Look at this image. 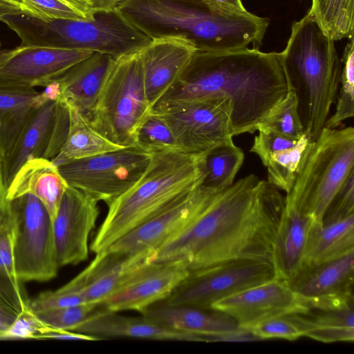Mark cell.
<instances>
[{
	"label": "cell",
	"instance_id": "cell-21",
	"mask_svg": "<svg viewBox=\"0 0 354 354\" xmlns=\"http://www.w3.org/2000/svg\"><path fill=\"white\" fill-rule=\"evenodd\" d=\"M156 252L118 253L105 250L80 274L86 303L101 304L146 265L153 262Z\"/></svg>",
	"mask_w": 354,
	"mask_h": 354
},
{
	"label": "cell",
	"instance_id": "cell-15",
	"mask_svg": "<svg viewBox=\"0 0 354 354\" xmlns=\"http://www.w3.org/2000/svg\"><path fill=\"white\" fill-rule=\"evenodd\" d=\"M94 53L88 50L19 46L0 51V83L46 86Z\"/></svg>",
	"mask_w": 354,
	"mask_h": 354
},
{
	"label": "cell",
	"instance_id": "cell-29",
	"mask_svg": "<svg viewBox=\"0 0 354 354\" xmlns=\"http://www.w3.org/2000/svg\"><path fill=\"white\" fill-rule=\"evenodd\" d=\"M352 251L354 214L326 224L313 222L308 235L305 264L334 259Z\"/></svg>",
	"mask_w": 354,
	"mask_h": 354
},
{
	"label": "cell",
	"instance_id": "cell-40",
	"mask_svg": "<svg viewBox=\"0 0 354 354\" xmlns=\"http://www.w3.org/2000/svg\"><path fill=\"white\" fill-rule=\"evenodd\" d=\"M15 221L8 201L0 211V272L20 281L14 262Z\"/></svg>",
	"mask_w": 354,
	"mask_h": 354
},
{
	"label": "cell",
	"instance_id": "cell-23",
	"mask_svg": "<svg viewBox=\"0 0 354 354\" xmlns=\"http://www.w3.org/2000/svg\"><path fill=\"white\" fill-rule=\"evenodd\" d=\"M113 60L110 55L94 53L71 67L55 80L59 99L89 120Z\"/></svg>",
	"mask_w": 354,
	"mask_h": 354
},
{
	"label": "cell",
	"instance_id": "cell-22",
	"mask_svg": "<svg viewBox=\"0 0 354 354\" xmlns=\"http://www.w3.org/2000/svg\"><path fill=\"white\" fill-rule=\"evenodd\" d=\"M74 331L98 339L104 337H129L156 340L205 342L203 336L169 328L147 316L128 317L103 308Z\"/></svg>",
	"mask_w": 354,
	"mask_h": 354
},
{
	"label": "cell",
	"instance_id": "cell-30",
	"mask_svg": "<svg viewBox=\"0 0 354 354\" xmlns=\"http://www.w3.org/2000/svg\"><path fill=\"white\" fill-rule=\"evenodd\" d=\"M67 106L70 115L68 132L60 152L51 160L54 164L126 148L112 142L95 129L78 111Z\"/></svg>",
	"mask_w": 354,
	"mask_h": 354
},
{
	"label": "cell",
	"instance_id": "cell-14",
	"mask_svg": "<svg viewBox=\"0 0 354 354\" xmlns=\"http://www.w3.org/2000/svg\"><path fill=\"white\" fill-rule=\"evenodd\" d=\"M211 192L199 185L121 236L106 250L126 254L156 252L192 224Z\"/></svg>",
	"mask_w": 354,
	"mask_h": 354
},
{
	"label": "cell",
	"instance_id": "cell-20",
	"mask_svg": "<svg viewBox=\"0 0 354 354\" xmlns=\"http://www.w3.org/2000/svg\"><path fill=\"white\" fill-rule=\"evenodd\" d=\"M196 51L194 43L180 36L153 38L139 51L145 95L151 109L178 80Z\"/></svg>",
	"mask_w": 354,
	"mask_h": 354
},
{
	"label": "cell",
	"instance_id": "cell-35",
	"mask_svg": "<svg viewBox=\"0 0 354 354\" xmlns=\"http://www.w3.org/2000/svg\"><path fill=\"white\" fill-rule=\"evenodd\" d=\"M136 147L150 154L162 151H180L169 127L165 120L153 110L138 128Z\"/></svg>",
	"mask_w": 354,
	"mask_h": 354
},
{
	"label": "cell",
	"instance_id": "cell-48",
	"mask_svg": "<svg viewBox=\"0 0 354 354\" xmlns=\"http://www.w3.org/2000/svg\"><path fill=\"white\" fill-rule=\"evenodd\" d=\"M7 187L5 184L3 173V156L0 151V211L7 202Z\"/></svg>",
	"mask_w": 354,
	"mask_h": 354
},
{
	"label": "cell",
	"instance_id": "cell-24",
	"mask_svg": "<svg viewBox=\"0 0 354 354\" xmlns=\"http://www.w3.org/2000/svg\"><path fill=\"white\" fill-rule=\"evenodd\" d=\"M313 222L315 221L310 216L285 202L272 253L277 278L288 281L304 267L309 232Z\"/></svg>",
	"mask_w": 354,
	"mask_h": 354
},
{
	"label": "cell",
	"instance_id": "cell-39",
	"mask_svg": "<svg viewBox=\"0 0 354 354\" xmlns=\"http://www.w3.org/2000/svg\"><path fill=\"white\" fill-rule=\"evenodd\" d=\"M86 303L83 281L78 274L57 290L44 292L32 299H29L28 304L32 311H39Z\"/></svg>",
	"mask_w": 354,
	"mask_h": 354
},
{
	"label": "cell",
	"instance_id": "cell-33",
	"mask_svg": "<svg viewBox=\"0 0 354 354\" xmlns=\"http://www.w3.org/2000/svg\"><path fill=\"white\" fill-rule=\"evenodd\" d=\"M310 10L334 41L353 37L354 0H312Z\"/></svg>",
	"mask_w": 354,
	"mask_h": 354
},
{
	"label": "cell",
	"instance_id": "cell-47",
	"mask_svg": "<svg viewBox=\"0 0 354 354\" xmlns=\"http://www.w3.org/2000/svg\"><path fill=\"white\" fill-rule=\"evenodd\" d=\"M210 4L220 9L233 12H245L248 11L241 0H205Z\"/></svg>",
	"mask_w": 354,
	"mask_h": 354
},
{
	"label": "cell",
	"instance_id": "cell-19",
	"mask_svg": "<svg viewBox=\"0 0 354 354\" xmlns=\"http://www.w3.org/2000/svg\"><path fill=\"white\" fill-rule=\"evenodd\" d=\"M286 282L308 306L354 302V251L334 259L305 264Z\"/></svg>",
	"mask_w": 354,
	"mask_h": 354
},
{
	"label": "cell",
	"instance_id": "cell-44",
	"mask_svg": "<svg viewBox=\"0 0 354 354\" xmlns=\"http://www.w3.org/2000/svg\"><path fill=\"white\" fill-rule=\"evenodd\" d=\"M258 131L250 151L260 158L263 165L272 153L292 147L297 142L272 131L258 130Z\"/></svg>",
	"mask_w": 354,
	"mask_h": 354
},
{
	"label": "cell",
	"instance_id": "cell-1",
	"mask_svg": "<svg viewBox=\"0 0 354 354\" xmlns=\"http://www.w3.org/2000/svg\"><path fill=\"white\" fill-rule=\"evenodd\" d=\"M285 197L249 174L211 192L192 224L160 248L153 262L178 261L189 271L239 259L272 261Z\"/></svg>",
	"mask_w": 354,
	"mask_h": 354
},
{
	"label": "cell",
	"instance_id": "cell-17",
	"mask_svg": "<svg viewBox=\"0 0 354 354\" xmlns=\"http://www.w3.org/2000/svg\"><path fill=\"white\" fill-rule=\"evenodd\" d=\"M100 214L98 201L68 185L53 221L59 268L76 265L88 257V240Z\"/></svg>",
	"mask_w": 354,
	"mask_h": 354
},
{
	"label": "cell",
	"instance_id": "cell-45",
	"mask_svg": "<svg viewBox=\"0 0 354 354\" xmlns=\"http://www.w3.org/2000/svg\"><path fill=\"white\" fill-rule=\"evenodd\" d=\"M50 331L29 307L10 327L6 339H41Z\"/></svg>",
	"mask_w": 354,
	"mask_h": 354
},
{
	"label": "cell",
	"instance_id": "cell-43",
	"mask_svg": "<svg viewBox=\"0 0 354 354\" xmlns=\"http://www.w3.org/2000/svg\"><path fill=\"white\" fill-rule=\"evenodd\" d=\"M354 214V172L351 173L331 201L322 224L331 223Z\"/></svg>",
	"mask_w": 354,
	"mask_h": 354
},
{
	"label": "cell",
	"instance_id": "cell-50",
	"mask_svg": "<svg viewBox=\"0 0 354 354\" xmlns=\"http://www.w3.org/2000/svg\"><path fill=\"white\" fill-rule=\"evenodd\" d=\"M7 6L12 7V8H15V9L18 10V9H17V8H16L15 7H14V6H12L10 5V4H8V3H4V2H3V1H0V7H7Z\"/></svg>",
	"mask_w": 354,
	"mask_h": 354
},
{
	"label": "cell",
	"instance_id": "cell-2",
	"mask_svg": "<svg viewBox=\"0 0 354 354\" xmlns=\"http://www.w3.org/2000/svg\"><path fill=\"white\" fill-rule=\"evenodd\" d=\"M289 91L279 53L256 48L196 51L182 75L153 109L225 97L230 101L235 136L257 131Z\"/></svg>",
	"mask_w": 354,
	"mask_h": 354
},
{
	"label": "cell",
	"instance_id": "cell-31",
	"mask_svg": "<svg viewBox=\"0 0 354 354\" xmlns=\"http://www.w3.org/2000/svg\"><path fill=\"white\" fill-rule=\"evenodd\" d=\"M245 158L243 151L233 142H225L203 153V178L200 185L218 192L233 184Z\"/></svg>",
	"mask_w": 354,
	"mask_h": 354
},
{
	"label": "cell",
	"instance_id": "cell-13",
	"mask_svg": "<svg viewBox=\"0 0 354 354\" xmlns=\"http://www.w3.org/2000/svg\"><path fill=\"white\" fill-rule=\"evenodd\" d=\"M69 111L62 100L48 99L37 105L22 126L10 150L3 156L6 187L28 160H52L60 152L67 137Z\"/></svg>",
	"mask_w": 354,
	"mask_h": 354
},
{
	"label": "cell",
	"instance_id": "cell-46",
	"mask_svg": "<svg viewBox=\"0 0 354 354\" xmlns=\"http://www.w3.org/2000/svg\"><path fill=\"white\" fill-rule=\"evenodd\" d=\"M86 19L115 9L124 0H61Z\"/></svg>",
	"mask_w": 354,
	"mask_h": 354
},
{
	"label": "cell",
	"instance_id": "cell-4",
	"mask_svg": "<svg viewBox=\"0 0 354 354\" xmlns=\"http://www.w3.org/2000/svg\"><path fill=\"white\" fill-rule=\"evenodd\" d=\"M334 42L309 10L292 24L286 46L279 53L289 88L297 98L304 133L310 142L324 128L337 96L342 64Z\"/></svg>",
	"mask_w": 354,
	"mask_h": 354
},
{
	"label": "cell",
	"instance_id": "cell-7",
	"mask_svg": "<svg viewBox=\"0 0 354 354\" xmlns=\"http://www.w3.org/2000/svg\"><path fill=\"white\" fill-rule=\"evenodd\" d=\"M353 166V127H324L312 142L286 203L322 224L331 201L354 172Z\"/></svg>",
	"mask_w": 354,
	"mask_h": 354
},
{
	"label": "cell",
	"instance_id": "cell-16",
	"mask_svg": "<svg viewBox=\"0 0 354 354\" xmlns=\"http://www.w3.org/2000/svg\"><path fill=\"white\" fill-rule=\"evenodd\" d=\"M308 306L286 281L274 278L215 302L211 309L232 317L241 328L276 317L306 311Z\"/></svg>",
	"mask_w": 354,
	"mask_h": 354
},
{
	"label": "cell",
	"instance_id": "cell-8",
	"mask_svg": "<svg viewBox=\"0 0 354 354\" xmlns=\"http://www.w3.org/2000/svg\"><path fill=\"white\" fill-rule=\"evenodd\" d=\"M151 110L139 52L114 59L91 113V124L112 142L136 147L138 128Z\"/></svg>",
	"mask_w": 354,
	"mask_h": 354
},
{
	"label": "cell",
	"instance_id": "cell-38",
	"mask_svg": "<svg viewBox=\"0 0 354 354\" xmlns=\"http://www.w3.org/2000/svg\"><path fill=\"white\" fill-rule=\"evenodd\" d=\"M258 130L272 131L295 140L304 134L297 98L292 90L290 89L280 105Z\"/></svg>",
	"mask_w": 354,
	"mask_h": 354
},
{
	"label": "cell",
	"instance_id": "cell-34",
	"mask_svg": "<svg viewBox=\"0 0 354 354\" xmlns=\"http://www.w3.org/2000/svg\"><path fill=\"white\" fill-rule=\"evenodd\" d=\"M342 59L340 83L334 113L327 119L325 127L338 128L346 120L354 116V40L348 39Z\"/></svg>",
	"mask_w": 354,
	"mask_h": 354
},
{
	"label": "cell",
	"instance_id": "cell-6",
	"mask_svg": "<svg viewBox=\"0 0 354 354\" xmlns=\"http://www.w3.org/2000/svg\"><path fill=\"white\" fill-rule=\"evenodd\" d=\"M0 21L18 35L21 46L83 50L114 59L139 52L151 41L116 8L82 19H40L19 10Z\"/></svg>",
	"mask_w": 354,
	"mask_h": 354
},
{
	"label": "cell",
	"instance_id": "cell-37",
	"mask_svg": "<svg viewBox=\"0 0 354 354\" xmlns=\"http://www.w3.org/2000/svg\"><path fill=\"white\" fill-rule=\"evenodd\" d=\"M102 308L101 304L86 303L32 312L40 322L51 330L74 331Z\"/></svg>",
	"mask_w": 354,
	"mask_h": 354
},
{
	"label": "cell",
	"instance_id": "cell-42",
	"mask_svg": "<svg viewBox=\"0 0 354 354\" xmlns=\"http://www.w3.org/2000/svg\"><path fill=\"white\" fill-rule=\"evenodd\" d=\"M21 1L22 2L21 11L40 19H86L61 0Z\"/></svg>",
	"mask_w": 354,
	"mask_h": 354
},
{
	"label": "cell",
	"instance_id": "cell-28",
	"mask_svg": "<svg viewBox=\"0 0 354 354\" xmlns=\"http://www.w3.org/2000/svg\"><path fill=\"white\" fill-rule=\"evenodd\" d=\"M49 99L34 88L0 83V151L3 156L10 149L32 111Z\"/></svg>",
	"mask_w": 354,
	"mask_h": 354
},
{
	"label": "cell",
	"instance_id": "cell-25",
	"mask_svg": "<svg viewBox=\"0 0 354 354\" xmlns=\"http://www.w3.org/2000/svg\"><path fill=\"white\" fill-rule=\"evenodd\" d=\"M67 187L57 165L50 160L32 158L26 161L13 177L7 187L6 198L10 201L32 194L42 202L53 221Z\"/></svg>",
	"mask_w": 354,
	"mask_h": 354
},
{
	"label": "cell",
	"instance_id": "cell-27",
	"mask_svg": "<svg viewBox=\"0 0 354 354\" xmlns=\"http://www.w3.org/2000/svg\"><path fill=\"white\" fill-rule=\"evenodd\" d=\"M354 302L326 306H308L302 313L287 315L303 336L332 343L354 340Z\"/></svg>",
	"mask_w": 354,
	"mask_h": 354
},
{
	"label": "cell",
	"instance_id": "cell-36",
	"mask_svg": "<svg viewBox=\"0 0 354 354\" xmlns=\"http://www.w3.org/2000/svg\"><path fill=\"white\" fill-rule=\"evenodd\" d=\"M21 283L0 272V339H6L14 322L29 308V299Z\"/></svg>",
	"mask_w": 354,
	"mask_h": 354
},
{
	"label": "cell",
	"instance_id": "cell-32",
	"mask_svg": "<svg viewBox=\"0 0 354 354\" xmlns=\"http://www.w3.org/2000/svg\"><path fill=\"white\" fill-rule=\"evenodd\" d=\"M311 143L303 134L295 146L272 153L264 165L267 167V181L286 194L289 193L304 165Z\"/></svg>",
	"mask_w": 354,
	"mask_h": 354
},
{
	"label": "cell",
	"instance_id": "cell-11",
	"mask_svg": "<svg viewBox=\"0 0 354 354\" xmlns=\"http://www.w3.org/2000/svg\"><path fill=\"white\" fill-rule=\"evenodd\" d=\"M276 277L272 261H230L189 271L170 295L160 302L211 309L216 301Z\"/></svg>",
	"mask_w": 354,
	"mask_h": 354
},
{
	"label": "cell",
	"instance_id": "cell-3",
	"mask_svg": "<svg viewBox=\"0 0 354 354\" xmlns=\"http://www.w3.org/2000/svg\"><path fill=\"white\" fill-rule=\"evenodd\" d=\"M116 9L151 39L180 36L194 43L196 51L260 44L270 23L268 18L224 10L205 0H124Z\"/></svg>",
	"mask_w": 354,
	"mask_h": 354
},
{
	"label": "cell",
	"instance_id": "cell-49",
	"mask_svg": "<svg viewBox=\"0 0 354 354\" xmlns=\"http://www.w3.org/2000/svg\"><path fill=\"white\" fill-rule=\"evenodd\" d=\"M1 1H3L4 3H6L8 4H10L18 10H21L22 2L21 0H0Z\"/></svg>",
	"mask_w": 354,
	"mask_h": 354
},
{
	"label": "cell",
	"instance_id": "cell-41",
	"mask_svg": "<svg viewBox=\"0 0 354 354\" xmlns=\"http://www.w3.org/2000/svg\"><path fill=\"white\" fill-rule=\"evenodd\" d=\"M249 330L259 340L276 338L292 341L303 336L299 328L287 315L264 320Z\"/></svg>",
	"mask_w": 354,
	"mask_h": 354
},
{
	"label": "cell",
	"instance_id": "cell-5",
	"mask_svg": "<svg viewBox=\"0 0 354 354\" xmlns=\"http://www.w3.org/2000/svg\"><path fill=\"white\" fill-rule=\"evenodd\" d=\"M203 154L180 151L151 154L139 179L109 205L106 217L91 245L95 254L106 250L121 236L142 223L202 181Z\"/></svg>",
	"mask_w": 354,
	"mask_h": 354
},
{
	"label": "cell",
	"instance_id": "cell-10",
	"mask_svg": "<svg viewBox=\"0 0 354 354\" xmlns=\"http://www.w3.org/2000/svg\"><path fill=\"white\" fill-rule=\"evenodd\" d=\"M151 154L129 147L57 165L70 187L107 205L127 191L142 175Z\"/></svg>",
	"mask_w": 354,
	"mask_h": 354
},
{
	"label": "cell",
	"instance_id": "cell-26",
	"mask_svg": "<svg viewBox=\"0 0 354 354\" xmlns=\"http://www.w3.org/2000/svg\"><path fill=\"white\" fill-rule=\"evenodd\" d=\"M160 304L141 314L172 329L203 336L206 342L212 336L240 328L232 317L216 310Z\"/></svg>",
	"mask_w": 354,
	"mask_h": 354
},
{
	"label": "cell",
	"instance_id": "cell-9",
	"mask_svg": "<svg viewBox=\"0 0 354 354\" xmlns=\"http://www.w3.org/2000/svg\"><path fill=\"white\" fill-rule=\"evenodd\" d=\"M15 221L14 262L20 281H46L59 268L52 218L42 202L30 194L8 201Z\"/></svg>",
	"mask_w": 354,
	"mask_h": 354
},
{
	"label": "cell",
	"instance_id": "cell-12",
	"mask_svg": "<svg viewBox=\"0 0 354 354\" xmlns=\"http://www.w3.org/2000/svg\"><path fill=\"white\" fill-rule=\"evenodd\" d=\"M152 110L167 122L182 152L203 154L233 140L231 104L225 97L212 96Z\"/></svg>",
	"mask_w": 354,
	"mask_h": 354
},
{
	"label": "cell",
	"instance_id": "cell-18",
	"mask_svg": "<svg viewBox=\"0 0 354 354\" xmlns=\"http://www.w3.org/2000/svg\"><path fill=\"white\" fill-rule=\"evenodd\" d=\"M189 272L181 261L151 262L129 278L101 305L109 311L135 310L142 313L167 298Z\"/></svg>",
	"mask_w": 354,
	"mask_h": 354
}]
</instances>
